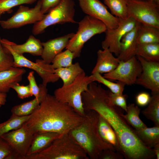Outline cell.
Instances as JSON below:
<instances>
[{
  "label": "cell",
  "mask_w": 159,
  "mask_h": 159,
  "mask_svg": "<svg viewBox=\"0 0 159 159\" xmlns=\"http://www.w3.org/2000/svg\"><path fill=\"white\" fill-rule=\"evenodd\" d=\"M109 91L97 83L90 85L82 95L85 112L95 110L109 123L116 134L125 159L153 158L155 156L153 148L140 141L134 129L122 116L124 110L108 102Z\"/></svg>",
  "instance_id": "cell-1"
},
{
  "label": "cell",
  "mask_w": 159,
  "mask_h": 159,
  "mask_svg": "<svg viewBox=\"0 0 159 159\" xmlns=\"http://www.w3.org/2000/svg\"><path fill=\"white\" fill-rule=\"evenodd\" d=\"M83 119L68 105L47 94L26 123L35 133L50 132L63 134L69 133Z\"/></svg>",
  "instance_id": "cell-2"
},
{
  "label": "cell",
  "mask_w": 159,
  "mask_h": 159,
  "mask_svg": "<svg viewBox=\"0 0 159 159\" xmlns=\"http://www.w3.org/2000/svg\"><path fill=\"white\" fill-rule=\"evenodd\" d=\"M26 72L23 68L14 67L0 72V93L8 92L13 85L21 80Z\"/></svg>",
  "instance_id": "cell-21"
},
{
  "label": "cell",
  "mask_w": 159,
  "mask_h": 159,
  "mask_svg": "<svg viewBox=\"0 0 159 159\" xmlns=\"http://www.w3.org/2000/svg\"><path fill=\"white\" fill-rule=\"evenodd\" d=\"M34 134L25 122L19 129L5 133L1 137L10 145L18 159H25Z\"/></svg>",
  "instance_id": "cell-11"
},
{
  "label": "cell",
  "mask_w": 159,
  "mask_h": 159,
  "mask_svg": "<svg viewBox=\"0 0 159 159\" xmlns=\"http://www.w3.org/2000/svg\"><path fill=\"white\" fill-rule=\"evenodd\" d=\"M142 68L135 84L150 90L152 93H159V62H153L136 56Z\"/></svg>",
  "instance_id": "cell-15"
},
{
  "label": "cell",
  "mask_w": 159,
  "mask_h": 159,
  "mask_svg": "<svg viewBox=\"0 0 159 159\" xmlns=\"http://www.w3.org/2000/svg\"><path fill=\"white\" fill-rule=\"evenodd\" d=\"M104 2L114 16L121 19H125L129 16L127 0H104Z\"/></svg>",
  "instance_id": "cell-31"
},
{
  "label": "cell",
  "mask_w": 159,
  "mask_h": 159,
  "mask_svg": "<svg viewBox=\"0 0 159 159\" xmlns=\"http://www.w3.org/2000/svg\"><path fill=\"white\" fill-rule=\"evenodd\" d=\"M6 40L12 49L19 54L28 53L34 56H41L42 54V42L32 35H30L26 42L22 44H17L6 39Z\"/></svg>",
  "instance_id": "cell-20"
},
{
  "label": "cell",
  "mask_w": 159,
  "mask_h": 159,
  "mask_svg": "<svg viewBox=\"0 0 159 159\" xmlns=\"http://www.w3.org/2000/svg\"><path fill=\"white\" fill-rule=\"evenodd\" d=\"M126 112V114L124 115L123 113L122 116L135 129L147 127L140 118V109L137 105H135L133 103L129 104L127 105Z\"/></svg>",
  "instance_id": "cell-27"
},
{
  "label": "cell",
  "mask_w": 159,
  "mask_h": 159,
  "mask_svg": "<svg viewBox=\"0 0 159 159\" xmlns=\"http://www.w3.org/2000/svg\"><path fill=\"white\" fill-rule=\"evenodd\" d=\"M127 97L126 95L114 93L110 91L107 100L111 104L120 107L126 111Z\"/></svg>",
  "instance_id": "cell-36"
},
{
  "label": "cell",
  "mask_w": 159,
  "mask_h": 159,
  "mask_svg": "<svg viewBox=\"0 0 159 159\" xmlns=\"http://www.w3.org/2000/svg\"><path fill=\"white\" fill-rule=\"evenodd\" d=\"M99 115L94 110L86 112L82 122L69 133L85 150L89 159H99L102 151L115 148L106 143L98 131Z\"/></svg>",
  "instance_id": "cell-3"
},
{
  "label": "cell",
  "mask_w": 159,
  "mask_h": 159,
  "mask_svg": "<svg viewBox=\"0 0 159 159\" xmlns=\"http://www.w3.org/2000/svg\"><path fill=\"white\" fill-rule=\"evenodd\" d=\"M82 11L94 18L100 20L110 31L116 28L120 23V19L112 15L107 7L99 0H78Z\"/></svg>",
  "instance_id": "cell-13"
},
{
  "label": "cell",
  "mask_w": 159,
  "mask_h": 159,
  "mask_svg": "<svg viewBox=\"0 0 159 159\" xmlns=\"http://www.w3.org/2000/svg\"><path fill=\"white\" fill-rule=\"evenodd\" d=\"M7 94L6 93H0V104L4 105L6 101Z\"/></svg>",
  "instance_id": "cell-43"
},
{
  "label": "cell",
  "mask_w": 159,
  "mask_h": 159,
  "mask_svg": "<svg viewBox=\"0 0 159 159\" xmlns=\"http://www.w3.org/2000/svg\"><path fill=\"white\" fill-rule=\"evenodd\" d=\"M31 115L20 116L12 114L7 120L0 123V137L5 133L20 128L30 118Z\"/></svg>",
  "instance_id": "cell-30"
},
{
  "label": "cell",
  "mask_w": 159,
  "mask_h": 159,
  "mask_svg": "<svg viewBox=\"0 0 159 159\" xmlns=\"http://www.w3.org/2000/svg\"><path fill=\"white\" fill-rule=\"evenodd\" d=\"M74 59L73 53L70 50L66 49L55 57L52 62V64L55 69L68 67L73 64Z\"/></svg>",
  "instance_id": "cell-33"
},
{
  "label": "cell",
  "mask_w": 159,
  "mask_h": 159,
  "mask_svg": "<svg viewBox=\"0 0 159 159\" xmlns=\"http://www.w3.org/2000/svg\"><path fill=\"white\" fill-rule=\"evenodd\" d=\"M129 16L142 24L159 28V5L151 0H127Z\"/></svg>",
  "instance_id": "cell-9"
},
{
  "label": "cell",
  "mask_w": 159,
  "mask_h": 159,
  "mask_svg": "<svg viewBox=\"0 0 159 159\" xmlns=\"http://www.w3.org/2000/svg\"><path fill=\"white\" fill-rule=\"evenodd\" d=\"M151 98L149 94L146 92L139 93L135 97L136 102L140 106H145L148 105Z\"/></svg>",
  "instance_id": "cell-41"
},
{
  "label": "cell",
  "mask_w": 159,
  "mask_h": 159,
  "mask_svg": "<svg viewBox=\"0 0 159 159\" xmlns=\"http://www.w3.org/2000/svg\"><path fill=\"white\" fill-rule=\"evenodd\" d=\"M1 38L0 37V44H1Z\"/></svg>",
  "instance_id": "cell-46"
},
{
  "label": "cell",
  "mask_w": 159,
  "mask_h": 159,
  "mask_svg": "<svg viewBox=\"0 0 159 159\" xmlns=\"http://www.w3.org/2000/svg\"><path fill=\"white\" fill-rule=\"evenodd\" d=\"M41 4V11L43 14L47 13L57 4L61 0H39Z\"/></svg>",
  "instance_id": "cell-42"
},
{
  "label": "cell",
  "mask_w": 159,
  "mask_h": 159,
  "mask_svg": "<svg viewBox=\"0 0 159 159\" xmlns=\"http://www.w3.org/2000/svg\"><path fill=\"white\" fill-rule=\"evenodd\" d=\"M78 23L77 32L70 39L66 48L73 53L74 59L80 56L84 44L89 40L96 34L105 33L107 30L102 21L87 15Z\"/></svg>",
  "instance_id": "cell-7"
},
{
  "label": "cell",
  "mask_w": 159,
  "mask_h": 159,
  "mask_svg": "<svg viewBox=\"0 0 159 159\" xmlns=\"http://www.w3.org/2000/svg\"><path fill=\"white\" fill-rule=\"evenodd\" d=\"M157 4L159 5V0H151Z\"/></svg>",
  "instance_id": "cell-45"
},
{
  "label": "cell",
  "mask_w": 159,
  "mask_h": 159,
  "mask_svg": "<svg viewBox=\"0 0 159 159\" xmlns=\"http://www.w3.org/2000/svg\"><path fill=\"white\" fill-rule=\"evenodd\" d=\"M62 135L50 132L35 133L31 145L27 153V157L37 153L44 150L55 139Z\"/></svg>",
  "instance_id": "cell-22"
},
{
  "label": "cell",
  "mask_w": 159,
  "mask_h": 159,
  "mask_svg": "<svg viewBox=\"0 0 159 159\" xmlns=\"http://www.w3.org/2000/svg\"><path fill=\"white\" fill-rule=\"evenodd\" d=\"M153 148L155 156L157 159H159V143L156 144Z\"/></svg>",
  "instance_id": "cell-44"
},
{
  "label": "cell",
  "mask_w": 159,
  "mask_h": 159,
  "mask_svg": "<svg viewBox=\"0 0 159 159\" xmlns=\"http://www.w3.org/2000/svg\"><path fill=\"white\" fill-rule=\"evenodd\" d=\"M94 82L92 75L87 76L84 71L81 73L72 83L56 89L54 96L58 101L67 104L77 112L84 117L85 114L82 95L90 83Z\"/></svg>",
  "instance_id": "cell-5"
},
{
  "label": "cell",
  "mask_w": 159,
  "mask_h": 159,
  "mask_svg": "<svg viewBox=\"0 0 159 159\" xmlns=\"http://www.w3.org/2000/svg\"><path fill=\"white\" fill-rule=\"evenodd\" d=\"M70 33L64 36L42 42L43 51L41 57L48 64H51L58 54L66 48L70 39L74 34Z\"/></svg>",
  "instance_id": "cell-16"
},
{
  "label": "cell",
  "mask_w": 159,
  "mask_h": 159,
  "mask_svg": "<svg viewBox=\"0 0 159 159\" xmlns=\"http://www.w3.org/2000/svg\"><path fill=\"white\" fill-rule=\"evenodd\" d=\"M44 15L42 12L41 4L39 0L33 8L19 6L11 17L6 20H0V25L5 29L17 28L26 25L35 24L42 20Z\"/></svg>",
  "instance_id": "cell-10"
},
{
  "label": "cell",
  "mask_w": 159,
  "mask_h": 159,
  "mask_svg": "<svg viewBox=\"0 0 159 159\" xmlns=\"http://www.w3.org/2000/svg\"><path fill=\"white\" fill-rule=\"evenodd\" d=\"M139 23L131 30L127 33L122 39L120 50L117 57L120 61H125L136 56L138 46L137 37Z\"/></svg>",
  "instance_id": "cell-17"
},
{
  "label": "cell",
  "mask_w": 159,
  "mask_h": 159,
  "mask_svg": "<svg viewBox=\"0 0 159 159\" xmlns=\"http://www.w3.org/2000/svg\"><path fill=\"white\" fill-rule=\"evenodd\" d=\"M2 105H1V104H0V107Z\"/></svg>",
  "instance_id": "cell-47"
},
{
  "label": "cell",
  "mask_w": 159,
  "mask_h": 159,
  "mask_svg": "<svg viewBox=\"0 0 159 159\" xmlns=\"http://www.w3.org/2000/svg\"><path fill=\"white\" fill-rule=\"evenodd\" d=\"M40 94L39 97L29 101L15 105L11 110L12 114L24 116L31 115L39 106L48 94L47 86L40 84Z\"/></svg>",
  "instance_id": "cell-19"
},
{
  "label": "cell",
  "mask_w": 159,
  "mask_h": 159,
  "mask_svg": "<svg viewBox=\"0 0 159 159\" xmlns=\"http://www.w3.org/2000/svg\"><path fill=\"white\" fill-rule=\"evenodd\" d=\"M148 107L142 111L147 118L152 121L154 125L159 126V93H152Z\"/></svg>",
  "instance_id": "cell-29"
},
{
  "label": "cell",
  "mask_w": 159,
  "mask_h": 159,
  "mask_svg": "<svg viewBox=\"0 0 159 159\" xmlns=\"http://www.w3.org/2000/svg\"><path fill=\"white\" fill-rule=\"evenodd\" d=\"M142 71L141 65L135 56L125 61H120L115 69L104 74L103 77L112 81H117L132 85L135 84Z\"/></svg>",
  "instance_id": "cell-12"
},
{
  "label": "cell",
  "mask_w": 159,
  "mask_h": 159,
  "mask_svg": "<svg viewBox=\"0 0 159 159\" xmlns=\"http://www.w3.org/2000/svg\"><path fill=\"white\" fill-rule=\"evenodd\" d=\"M26 159H89L85 150L69 133L55 139L41 152Z\"/></svg>",
  "instance_id": "cell-4"
},
{
  "label": "cell",
  "mask_w": 159,
  "mask_h": 159,
  "mask_svg": "<svg viewBox=\"0 0 159 159\" xmlns=\"http://www.w3.org/2000/svg\"><path fill=\"white\" fill-rule=\"evenodd\" d=\"M137 42L138 45L159 43V28L139 23Z\"/></svg>",
  "instance_id": "cell-25"
},
{
  "label": "cell",
  "mask_w": 159,
  "mask_h": 159,
  "mask_svg": "<svg viewBox=\"0 0 159 159\" xmlns=\"http://www.w3.org/2000/svg\"><path fill=\"white\" fill-rule=\"evenodd\" d=\"M138 22L130 16L125 19H120L119 24L116 28L105 32V37L101 42L102 48L108 49L117 57L120 52L122 39L136 26Z\"/></svg>",
  "instance_id": "cell-14"
},
{
  "label": "cell",
  "mask_w": 159,
  "mask_h": 159,
  "mask_svg": "<svg viewBox=\"0 0 159 159\" xmlns=\"http://www.w3.org/2000/svg\"><path fill=\"white\" fill-rule=\"evenodd\" d=\"M97 54V62L92 72V74H101L111 72L116 68L120 61L108 49L99 50Z\"/></svg>",
  "instance_id": "cell-18"
},
{
  "label": "cell",
  "mask_w": 159,
  "mask_h": 159,
  "mask_svg": "<svg viewBox=\"0 0 159 159\" xmlns=\"http://www.w3.org/2000/svg\"><path fill=\"white\" fill-rule=\"evenodd\" d=\"M11 88L16 92L18 97L21 99H24L33 96L28 85H21L19 83H15L11 86Z\"/></svg>",
  "instance_id": "cell-38"
},
{
  "label": "cell",
  "mask_w": 159,
  "mask_h": 159,
  "mask_svg": "<svg viewBox=\"0 0 159 159\" xmlns=\"http://www.w3.org/2000/svg\"><path fill=\"white\" fill-rule=\"evenodd\" d=\"M37 0H0V18L1 15L13 7L24 4H32Z\"/></svg>",
  "instance_id": "cell-34"
},
{
  "label": "cell",
  "mask_w": 159,
  "mask_h": 159,
  "mask_svg": "<svg viewBox=\"0 0 159 159\" xmlns=\"http://www.w3.org/2000/svg\"></svg>",
  "instance_id": "cell-48"
},
{
  "label": "cell",
  "mask_w": 159,
  "mask_h": 159,
  "mask_svg": "<svg viewBox=\"0 0 159 159\" xmlns=\"http://www.w3.org/2000/svg\"><path fill=\"white\" fill-rule=\"evenodd\" d=\"M134 131L140 141L147 147L152 148L159 143V126L154 125Z\"/></svg>",
  "instance_id": "cell-24"
},
{
  "label": "cell",
  "mask_w": 159,
  "mask_h": 159,
  "mask_svg": "<svg viewBox=\"0 0 159 159\" xmlns=\"http://www.w3.org/2000/svg\"><path fill=\"white\" fill-rule=\"evenodd\" d=\"M124 158L120 153L110 149L103 150L99 159H122Z\"/></svg>",
  "instance_id": "cell-40"
},
{
  "label": "cell",
  "mask_w": 159,
  "mask_h": 159,
  "mask_svg": "<svg viewBox=\"0 0 159 159\" xmlns=\"http://www.w3.org/2000/svg\"><path fill=\"white\" fill-rule=\"evenodd\" d=\"M14 60L8 51L0 44V72L13 67Z\"/></svg>",
  "instance_id": "cell-35"
},
{
  "label": "cell",
  "mask_w": 159,
  "mask_h": 159,
  "mask_svg": "<svg viewBox=\"0 0 159 159\" xmlns=\"http://www.w3.org/2000/svg\"><path fill=\"white\" fill-rule=\"evenodd\" d=\"M97 128L99 133L103 140L113 147L116 151L122 155L121 146L115 132L107 121L100 115Z\"/></svg>",
  "instance_id": "cell-23"
},
{
  "label": "cell",
  "mask_w": 159,
  "mask_h": 159,
  "mask_svg": "<svg viewBox=\"0 0 159 159\" xmlns=\"http://www.w3.org/2000/svg\"><path fill=\"white\" fill-rule=\"evenodd\" d=\"M33 71L30 72L27 76V79L29 82V85L31 92L32 96L35 97H38L40 94V88L37 85L34 76Z\"/></svg>",
  "instance_id": "cell-39"
},
{
  "label": "cell",
  "mask_w": 159,
  "mask_h": 159,
  "mask_svg": "<svg viewBox=\"0 0 159 159\" xmlns=\"http://www.w3.org/2000/svg\"><path fill=\"white\" fill-rule=\"evenodd\" d=\"M136 56L150 61L159 62V43L138 44L136 52Z\"/></svg>",
  "instance_id": "cell-28"
},
{
  "label": "cell",
  "mask_w": 159,
  "mask_h": 159,
  "mask_svg": "<svg viewBox=\"0 0 159 159\" xmlns=\"http://www.w3.org/2000/svg\"><path fill=\"white\" fill-rule=\"evenodd\" d=\"M2 46L6 48L12 55L13 60V67H25L35 71L42 80V84L45 86L50 83L57 81L59 77L55 73V69L52 64H48L42 59H37L33 62L24 57L23 55L19 54L15 52L6 42V39H1Z\"/></svg>",
  "instance_id": "cell-8"
},
{
  "label": "cell",
  "mask_w": 159,
  "mask_h": 159,
  "mask_svg": "<svg viewBox=\"0 0 159 159\" xmlns=\"http://www.w3.org/2000/svg\"><path fill=\"white\" fill-rule=\"evenodd\" d=\"M18 159L11 146L4 140L0 137V159Z\"/></svg>",
  "instance_id": "cell-37"
},
{
  "label": "cell",
  "mask_w": 159,
  "mask_h": 159,
  "mask_svg": "<svg viewBox=\"0 0 159 159\" xmlns=\"http://www.w3.org/2000/svg\"><path fill=\"white\" fill-rule=\"evenodd\" d=\"M84 71V70L78 62L72 64L68 67L55 69V73L62 80L63 86L72 83Z\"/></svg>",
  "instance_id": "cell-26"
},
{
  "label": "cell",
  "mask_w": 159,
  "mask_h": 159,
  "mask_svg": "<svg viewBox=\"0 0 159 159\" xmlns=\"http://www.w3.org/2000/svg\"><path fill=\"white\" fill-rule=\"evenodd\" d=\"M73 0H61L55 6L44 15L42 19L34 24L32 32L34 35L43 33L48 27L57 24L76 23L75 10Z\"/></svg>",
  "instance_id": "cell-6"
},
{
  "label": "cell",
  "mask_w": 159,
  "mask_h": 159,
  "mask_svg": "<svg viewBox=\"0 0 159 159\" xmlns=\"http://www.w3.org/2000/svg\"><path fill=\"white\" fill-rule=\"evenodd\" d=\"M94 82H97L102 83L109 89L112 92L117 94H123L125 85L121 82H114L104 77L101 74L96 73L92 74Z\"/></svg>",
  "instance_id": "cell-32"
}]
</instances>
